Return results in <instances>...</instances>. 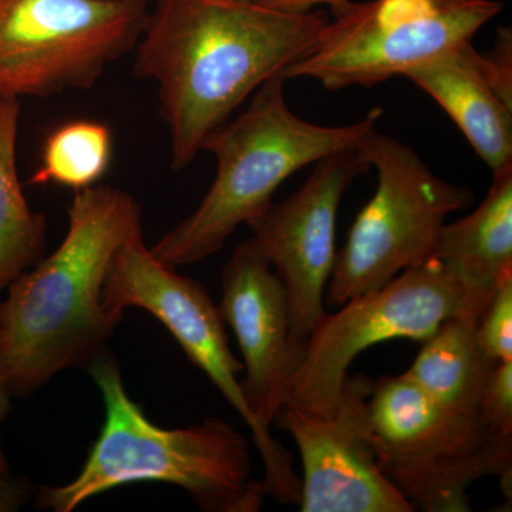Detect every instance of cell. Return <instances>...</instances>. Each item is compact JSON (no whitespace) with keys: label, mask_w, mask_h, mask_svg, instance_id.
Listing matches in <instances>:
<instances>
[{"label":"cell","mask_w":512,"mask_h":512,"mask_svg":"<svg viewBox=\"0 0 512 512\" xmlns=\"http://www.w3.org/2000/svg\"><path fill=\"white\" fill-rule=\"evenodd\" d=\"M328 22L323 10L284 12L251 0H156L134 72L157 83L171 168L190 165L251 94L316 45Z\"/></svg>","instance_id":"obj_1"},{"label":"cell","mask_w":512,"mask_h":512,"mask_svg":"<svg viewBox=\"0 0 512 512\" xmlns=\"http://www.w3.org/2000/svg\"><path fill=\"white\" fill-rule=\"evenodd\" d=\"M62 244L8 286L0 319V383L29 397L106 352L123 320L103 299L114 255L143 235L141 208L120 188L76 191Z\"/></svg>","instance_id":"obj_2"},{"label":"cell","mask_w":512,"mask_h":512,"mask_svg":"<svg viewBox=\"0 0 512 512\" xmlns=\"http://www.w3.org/2000/svg\"><path fill=\"white\" fill-rule=\"evenodd\" d=\"M104 403V423L80 473L70 483L40 487L36 508L73 512L90 498L136 483L177 485L208 512H256L268 497L252 474L248 440L208 417L164 429L128 396L116 359L101 353L87 367Z\"/></svg>","instance_id":"obj_3"},{"label":"cell","mask_w":512,"mask_h":512,"mask_svg":"<svg viewBox=\"0 0 512 512\" xmlns=\"http://www.w3.org/2000/svg\"><path fill=\"white\" fill-rule=\"evenodd\" d=\"M285 73L276 74L252 96L247 110L205 141L214 154V183L197 210L151 249L163 264L178 268L217 254L247 224L286 178L343 148L362 143L382 116L370 111L349 126H319L296 116L285 99Z\"/></svg>","instance_id":"obj_4"},{"label":"cell","mask_w":512,"mask_h":512,"mask_svg":"<svg viewBox=\"0 0 512 512\" xmlns=\"http://www.w3.org/2000/svg\"><path fill=\"white\" fill-rule=\"evenodd\" d=\"M369 420L380 470L414 511H471L484 477L511 491L512 434L446 412L407 373L373 384Z\"/></svg>","instance_id":"obj_5"},{"label":"cell","mask_w":512,"mask_h":512,"mask_svg":"<svg viewBox=\"0 0 512 512\" xmlns=\"http://www.w3.org/2000/svg\"><path fill=\"white\" fill-rule=\"evenodd\" d=\"M363 147L376 168L377 188L336 254L325 293L332 308L433 258L448 215L473 201L467 187L441 180L416 151L377 128Z\"/></svg>","instance_id":"obj_6"},{"label":"cell","mask_w":512,"mask_h":512,"mask_svg":"<svg viewBox=\"0 0 512 512\" xmlns=\"http://www.w3.org/2000/svg\"><path fill=\"white\" fill-rule=\"evenodd\" d=\"M485 306L453 269L433 256L382 288L350 299L339 312L323 316L306 342L284 406L333 413L360 353L387 340L423 342L444 320L461 313L480 318Z\"/></svg>","instance_id":"obj_7"},{"label":"cell","mask_w":512,"mask_h":512,"mask_svg":"<svg viewBox=\"0 0 512 512\" xmlns=\"http://www.w3.org/2000/svg\"><path fill=\"white\" fill-rule=\"evenodd\" d=\"M503 9L501 0H350L285 77L328 90L375 86L473 42Z\"/></svg>","instance_id":"obj_8"},{"label":"cell","mask_w":512,"mask_h":512,"mask_svg":"<svg viewBox=\"0 0 512 512\" xmlns=\"http://www.w3.org/2000/svg\"><path fill=\"white\" fill-rule=\"evenodd\" d=\"M147 16V0H0V99L90 89Z\"/></svg>","instance_id":"obj_9"},{"label":"cell","mask_w":512,"mask_h":512,"mask_svg":"<svg viewBox=\"0 0 512 512\" xmlns=\"http://www.w3.org/2000/svg\"><path fill=\"white\" fill-rule=\"evenodd\" d=\"M103 299L110 311L124 315L127 308H140L163 323L188 359L210 377L247 423L264 463L262 483L268 497L299 505L302 480L293 468L291 454L252 416L237 377L244 365L232 355L220 309L204 286L163 264L141 235L114 255L104 281Z\"/></svg>","instance_id":"obj_10"},{"label":"cell","mask_w":512,"mask_h":512,"mask_svg":"<svg viewBox=\"0 0 512 512\" xmlns=\"http://www.w3.org/2000/svg\"><path fill=\"white\" fill-rule=\"evenodd\" d=\"M363 141L316 161L295 194L272 200L247 222L284 286L292 338L302 349L326 315L325 293L338 254L340 202L353 181L372 167Z\"/></svg>","instance_id":"obj_11"},{"label":"cell","mask_w":512,"mask_h":512,"mask_svg":"<svg viewBox=\"0 0 512 512\" xmlns=\"http://www.w3.org/2000/svg\"><path fill=\"white\" fill-rule=\"evenodd\" d=\"M372 379L346 377L335 412L282 406L274 424L288 431L302 457V512H414L377 463L369 420Z\"/></svg>","instance_id":"obj_12"},{"label":"cell","mask_w":512,"mask_h":512,"mask_svg":"<svg viewBox=\"0 0 512 512\" xmlns=\"http://www.w3.org/2000/svg\"><path fill=\"white\" fill-rule=\"evenodd\" d=\"M220 313L241 350L242 392L259 426L271 429L303 349L291 333L288 298L254 239L235 248L222 271Z\"/></svg>","instance_id":"obj_13"},{"label":"cell","mask_w":512,"mask_h":512,"mask_svg":"<svg viewBox=\"0 0 512 512\" xmlns=\"http://www.w3.org/2000/svg\"><path fill=\"white\" fill-rule=\"evenodd\" d=\"M403 77L446 110L491 171L512 163V107L488 82L473 42L413 67Z\"/></svg>","instance_id":"obj_14"},{"label":"cell","mask_w":512,"mask_h":512,"mask_svg":"<svg viewBox=\"0 0 512 512\" xmlns=\"http://www.w3.org/2000/svg\"><path fill=\"white\" fill-rule=\"evenodd\" d=\"M434 256L485 303L512 278V163L494 171L487 197L476 210L446 222Z\"/></svg>","instance_id":"obj_15"},{"label":"cell","mask_w":512,"mask_h":512,"mask_svg":"<svg viewBox=\"0 0 512 512\" xmlns=\"http://www.w3.org/2000/svg\"><path fill=\"white\" fill-rule=\"evenodd\" d=\"M478 316H451L423 340L407 375L441 409L471 421H483L481 403L487 377L497 363L478 346Z\"/></svg>","instance_id":"obj_16"},{"label":"cell","mask_w":512,"mask_h":512,"mask_svg":"<svg viewBox=\"0 0 512 512\" xmlns=\"http://www.w3.org/2000/svg\"><path fill=\"white\" fill-rule=\"evenodd\" d=\"M20 101L0 99V292L43 258L47 221L26 200L20 183Z\"/></svg>","instance_id":"obj_17"},{"label":"cell","mask_w":512,"mask_h":512,"mask_svg":"<svg viewBox=\"0 0 512 512\" xmlns=\"http://www.w3.org/2000/svg\"><path fill=\"white\" fill-rule=\"evenodd\" d=\"M113 137L100 121L73 120L46 137L29 184H55L80 191L93 187L109 170Z\"/></svg>","instance_id":"obj_18"},{"label":"cell","mask_w":512,"mask_h":512,"mask_svg":"<svg viewBox=\"0 0 512 512\" xmlns=\"http://www.w3.org/2000/svg\"><path fill=\"white\" fill-rule=\"evenodd\" d=\"M476 338L494 363L512 360V278L495 289L478 319Z\"/></svg>","instance_id":"obj_19"},{"label":"cell","mask_w":512,"mask_h":512,"mask_svg":"<svg viewBox=\"0 0 512 512\" xmlns=\"http://www.w3.org/2000/svg\"><path fill=\"white\" fill-rule=\"evenodd\" d=\"M483 419L498 433L512 434V360L497 363L485 383Z\"/></svg>","instance_id":"obj_20"},{"label":"cell","mask_w":512,"mask_h":512,"mask_svg":"<svg viewBox=\"0 0 512 512\" xmlns=\"http://www.w3.org/2000/svg\"><path fill=\"white\" fill-rule=\"evenodd\" d=\"M483 56L484 72L498 96L512 107V30L498 28L491 52Z\"/></svg>","instance_id":"obj_21"},{"label":"cell","mask_w":512,"mask_h":512,"mask_svg":"<svg viewBox=\"0 0 512 512\" xmlns=\"http://www.w3.org/2000/svg\"><path fill=\"white\" fill-rule=\"evenodd\" d=\"M32 495V485L22 477L0 478V512H15L23 507Z\"/></svg>","instance_id":"obj_22"},{"label":"cell","mask_w":512,"mask_h":512,"mask_svg":"<svg viewBox=\"0 0 512 512\" xmlns=\"http://www.w3.org/2000/svg\"><path fill=\"white\" fill-rule=\"evenodd\" d=\"M251 2L266 8L292 13L311 12L318 6H329L335 16L349 5L350 0H251Z\"/></svg>","instance_id":"obj_23"},{"label":"cell","mask_w":512,"mask_h":512,"mask_svg":"<svg viewBox=\"0 0 512 512\" xmlns=\"http://www.w3.org/2000/svg\"><path fill=\"white\" fill-rule=\"evenodd\" d=\"M13 397L10 396L6 387L0 383V478H8L12 476L10 473L8 458H6L5 448H3L2 426L8 419L10 412H12Z\"/></svg>","instance_id":"obj_24"},{"label":"cell","mask_w":512,"mask_h":512,"mask_svg":"<svg viewBox=\"0 0 512 512\" xmlns=\"http://www.w3.org/2000/svg\"><path fill=\"white\" fill-rule=\"evenodd\" d=\"M2 306H3V302L0 301V319H2Z\"/></svg>","instance_id":"obj_25"},{"label":"cell","mask_w":512,"mask_h":512,"mask_svg":"<svg viewBox=\"0 0 512 512\" xmlns=\"http://www.w3.org/2000/svg\"><path fill=\"white\" fill-rule=\"evenodd\" d=\"M224 2H237V0H224Z\"/></svg>","instance_id":"obj_26"}]
</instances>
